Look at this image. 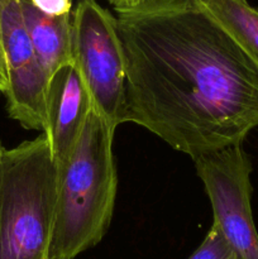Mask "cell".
<instances>
[{
  "instance_id": "obj_1",
  "label": "cell",
  "mask_w": 258,
  "mask_h": 259,
  "mask_svg": "<svg viewBox=\"0 0 258 259\" xmlns=\"http://www.w3.org/2000/svg\"><path fill=\"white\" fill-rule=\"evenodd\" d=\"M125 63L121 124L192 159L243 144L258 126V67L197 0L115 9Z\"/></svg>"
},
{
  "instance_id": "obj_2",
  "label": "cell",
  "mask_w": 258,
  "mask_h": 259,
  "mask_svg": "<svg viewBox=\"0 0 258 259\" xmlns=\"http://www.w3.org/2000/svg\"><path fill=\"white\" fill-rule=\"evenodd\" d=\"M114 131L91 110L72 153L58 168L55 227L48 259H75L101 242L118 191Z\"/></svg>"
},
{
  "instance_id": "obj_3",
  "label": "cell",
  "mask_w": 258,
  "mask_h": 259,
  "mask_svg": "<svg viewBox=\"0 0 258 259\" xmlns=\"http://www.w3.org/2000/svg\"><path fill=\"white\" fill-rule=\"evenodd\" d=\"M58 167L45 134L0 152V259H48Z\"/></svg>"
},
{
  "instance_id": "obj_4",
  "label": "cell",
  "mask_w": 258,
  "mask_h": 259,
  "mask_svg": "<svg viewBox=\"0 0 258 259\" xmlns=\"http://www.w3.org/2000/svg\"><path fill=\"white\" fill-rule=\"evenodd\" d=\"M72 60L93 110L116 131L125 95L124 53L115 15L96 0H78L72 12Z\"/></svg>"
},
{
  "instance_id": "obj_5",
  "label": "cell",
  "mask_w": 258,
  "mask_h": 259,
  "mask_svg": "<svg viewBox=\"0 0 258 259\" xmlns=\"http://www.w3.org/2000/svg\"><path fill=\"white\" fill-rule=\"evenodd\" d=\"M214 214V224L238 259H258V233L252 215V162L243 144L194 159Z\"/></svg>"
},
{
  "instance_id": "obj_6",
  "label": "cell",
  "mask_w": 258,
  "mask_h": 259,
  "mask_svg": "<svg viewBox=\"0 0 258 259\" xmlns=\"http://www.w3.org/2000/svg\"><path fill=\"white\" fill-rule=\"evenodd\" d=\"M0 37L8 71V114L23 128L43 133L50 77L33 50L22 0H0Z\"/></svg>"
},
{
  "instance_id": "obj_7",
  "label": "cell",
  "mask_w": 258,
  "mask_h": 259,
  "mask_svg": "<svg viewBox=\"0 0 258 259\" xmlns=\"http://www.w3.org/2000/svg\"><path fill=\"white\" fill-rule=\"evenodd\" d=\"M93 101L76 65L66 63L48 80L43 134L58 168L66 163L77 143Z\"/></svg>"
},
{
  "instance_id": "obj_8",
  "label": "cell",
  "mask_w": 258,
  "mask_h": 259,
  "mask_svg": "<svg viewBox=\"0 0 258 259\" xmlns=\"http://www.w3.org/2000/svg\"><path fill=\"white\" fill-rule=\"evenodd\" d=\"M23 15L33 50L48 77L72 62V13L50 17L22 0Z\"/></svg>"
},
{
  "instance_id": "obj_9",
  "label": "cell",
  "mask_w": 258,
  "mask_h": 259,
  "mask_svg": "<svg viewBox=\"0 0 258 259\" xmlns=\"http://www.w3.org/2000/svg\"><path fill=\"white\" fill-rule=\"evenodd\" d=\"M258 67V8L248 0H197Z\"/></svg>"
},
{
  "instance_id": "obj_10",
  "label": "cell",
  "mask_w": 258,
  "mask_h": 259,
  "mask_svg": "<svg viewBox=\"0 0 258 259\" xmlns=\"http://www.w3.org/2000/svg\"><path fill=\"white\" fill-rule=\"evenodd\" d=\"M187 259H238L219 228L212 223L206 237Z\"/></svg>"
},
{
  "instance_id": "obj_11",
  "label": "cell",
  "mask_w": 258,
  "mask_h": 259,
  "mask_svg": "<svg viewBox=\"0 0 258 259\" xmlns=\"http://www.w3.org/2000/svg\"><path fill=\"white\" fill-rule=\"evenodd\" d=\"M35 9L50 17H61V15L72 13V0H28Z\"/></svg>"
},
{
  "instance_id": "obj_12",
  "label": "cell",
  "mask_w": 258,
  "mask_h": 259,
  "mask_svg": "<svg viewBox=\"0 0 258 259\" xmlns=\"http://www.w3.org/2000/svg\"><path fill=\"white\" fill-rule=\"evenodd\" d=\"M8 88V71L5 61L4 48H3L2 37H0V94H5Z\"/></svg>"
},
{
  "instance_id": "obj_13",
  "label": "cell",
  "mask_w": 258,
  "mask_h": 259,
  "mask_svg": "<svg viewBox=\"0 0 258 259\" xmlns=\"http://www.w3.org/2000/svg\"><path fill=\"white\" fill-rule=\"evenodd\" d=\"M108 2L113 5L114 9H120V8L133 7V5L142 3L143 0H108Z\"/></svg>"
},
{
  "instance_id": "obj_14",
  "label": "cell",
  "mask_w": 258,
  "mask_h": 259,
  "mask_svg": "<svg viewBox=\"0 0 258 259\" xmlns=\"http://www.w3.org/2000/svg\"><path fill=\"white\" fill-rule=\"evenodd\" d=\"M4 148V147H3V144H2V142H0V152H2V149Z\"/></svg>"
}]
</instances>
